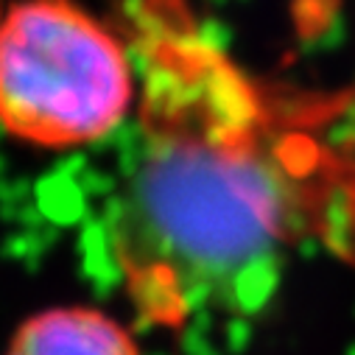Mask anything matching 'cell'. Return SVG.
Returning a JSON list of instances; mask_svg holds the SVG:
<instances>
[{"mask_svg":"<svg viewBox=\"0 0 355 355\" xmlns=\"http://www.w3.org/2000/svg\"><path fill=\"white\" fill-rule=\"evenodd\" d=\"M137 98L123 40L73 0L0 9V129L40 148L96 143Z\"/></svg>","mask_w":355,"mask_h":355,"instance_id":"7a4b0ae2","label":"cell"},{"mask_svg":"<svg viewBox=\"0 0 355 355\" xmlns=\"http://www.w3.org/2000/svg\"><path fill=\"white\" fill-rule=\"evenodd\" d=\"M135 12L140 151L110 230L137 311L154 324L252 311L311 238L355 257V157L319 132L336 110L266 93L176 0Z\"/></svg>","mask_w":355,"mask_h":355,"instance_id":"6da1fadb","label":"cell"},{"mask_svg":"<svg viewBox=\"0 0 355 355\" xmlns=\"http://www.w3.org/2000/svg\"><path fill=\"white\" fill-rule=\"evenodd\" d=\"M3 355H140V347L115 316L64 305L28 316Z\"/></svg>","mask_w":355,"mask_h":355,"instance_id":"3957f363","label":"cell"},{"mask_svg":"<svg viewBox=\"0 0 355 355\" xmlns=\"http://www.w3.org/2000/svg\"><path fill=\"white\" fill-rule=\"evenodd\" d=\"M0 9H3V0H0Z\"/></svg>","mask_w":355,"mask_h":355,"instance_id":"277c9868","label":"cell"}]
</instances>
